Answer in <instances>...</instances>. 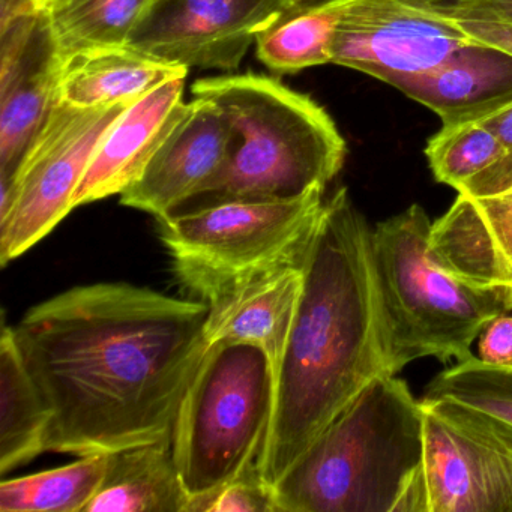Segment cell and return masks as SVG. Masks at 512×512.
<instances>
[{
	"instance_id": "obj_12",
	"label": "cell",
	"mask_w": 512,
	"mask_h": 512,
	"mask_svg": "<svg viewBox=\"0 0 512 512\" xmlns=\"http://www.w3.org/2000/svg\"><path fill=\"white\" fill-rule=\"evenodd\" d=\"M428 253L470 286L512 293V148L458 190L431 224Z\"/></svg>"
},
{
	"instance_id": "obj_2",
	"label": "cell",
	"mask_w": 512,
	"mask_h": 512,
	"mask_svg": "<svg viewBox=\"0 0 512 512\" xmlns=\"http://www.w3.org/2000/svg\"><path fill=\"white\" fill-rule=\"evenodd\" d=\"M373 230L340 188L302 260V287L277 371L262 476L274 487L370 385L395 376L374 272Z\"/></svg>"
},
{
	"instance_id": "obj_11",
	"label": "cell",
	"mask_w": 512,
	"mask_h": 512,
	"mask_svg": "<svg viewBox=\"0 0 512 512\" xmlns=\"http://www.w3.org/2000/svg\"><path fill=\"white\" fill-rule=\"evenodd\" d=\"M289 0H155L128 46L202 70L235 71Z\"/></svg>"
},
{
	"instance_id": "obj_32",
	"label": "cell",
	"mask_w": 512,
	"mask_h": 512,
	"mask_svg": "<svg viewBox=\"0 0 512 512\" xmlns=\"http://www.w3.org/2000/svg\"><path fill=\"white\" fill-rule=\"evenodd\" d=\"M41 2H43L44 5H47L49 4L50 0H41Z\"/></svg>"
},
{
	"instance_id": "obj_18",
	"label": "cell",
	"mask_w": 512,
	"mask_h": 512,
	"mask_svg": "<svg viewBox=\"0 0 512 512\" xmlns=\"http://www.w3.org/2000/svg\"><path fill=\"white\" fill-rule=\"evenodd\" d=\"M187 74L188 68L161 61L136 47L91 50L64 62L59 100L76 107L137 101Z\"/></svg>"
},
{
	"instance_id": "obj_7",
	"label": "cell",
	"mask_w": 512,
	"mask_h": 512,
	"mask_svg": "<svg viewBox=\"0 0 512 512\" xmlns=\"http://www.w3.org/2000/svg\"><path fill=\"white\" fill-rule=\"evenodd\" d=\"M325 190L286 200H226L160 218L179 283L200 301L238 278L298 262L319 223Z\"/></svg>"
},
{
	"instance_id": "obj_14",
	"label": "cell",
	"mask_w": 512,
	"mask_h": 512,
	"mask_svg": "<svg viewBox=\"0 0 512 512\" xmlns=\"http://www.w3.org/2000/svg\"><path fill=\"white\" fill-rule=\"evenodd\" d=\"M185 79L169 80L134 101L110 127L74 194V209L121 196L139 179L187 109Z\"/></svg>"
},
{
	"instance_id": "obj_23",
	"label": "cell",
	"mask_w": 512,
	"mask_h": 512,
	"mask_svg": "<svg viewBox=\"0 0 512 512\" xmlns=\"http://www.w3.org/2000/svg\"><path fill=\"white\" fill-rule=\"evenodd\" d=\"M109 454L79 457L58 469L44 470L0 484L2 512H85L103 484Z\"/></svg>"
},
{
	"instance_id": "obj_1",
	"label": "cell",
	"mask_w": 512,
	"mask_h": 512,
	"mask_svg": "<svg viewBox=\"0 0 512 512\" xmlns=\"http://www.w3.org/2000/svg\"><path fill=\"white\" fill-rule=\"evenodd\" d=\"M208 305L128 283L65 290L14 326L50 409L47 451L113 454L172 442L202 361Z\"/></svg>"
},
{
	"instance_id": "obj_17",
	"label": "cell",
	"mask_w": 512,
	"mask_h": 512,
	"mask_svg": "<svg viewBox=\"0 0 512 512\" xmlns=\"http://www.w3.org/2000/svg\"><path fill=\"white\" fill-rule=\"evenodd\" d=\"M388 85L436 113L442 124L472 119L512 101V56L467 44L436 67L392 77Z\"/></svg>"
},
{
	"instance_id": "obj_22",
	"label": "cell",
	"mask_w": 512,
	"mask_h": 512,
	"mask_svg": "<svg viewBox=\"0 0 512 512\" xmlns=\"http://www.w3.org/2000/svg\"><path fill=\"white\" fill-rule=\"evenodd\" d=\"M155 0H50L47 20L59 55L128 46Z\"/></svg>"
},
{
	"instance_id": "obj_4",
	"label": "cell",
	"mask_w": 512,
	"mask_h": 512,
	"mask_svg": "<svg viewBox=\"0 0 512 512\" xmlns=\"http://www.w3.org/2000/svg\"><path fill=\"white\" fill-rule=\"evenodd\" d=\"M191 92L217 104L238 133L226 166L197 199H295L326 190L343 169L346 142L331 116L280 80L229 74L196 80Z\"/></svg>"
},
{
	"instance_id": "obj_6",
	"label": "cell",
	"mask_w": 512,
	"mask_h": 512,
	"mask_svg": "<svg viewBox=\"0 0 512 512\" xmlns=\"http://www.w3.org/2000/svg\"><path fill=\"white\" fill-rule=\"evenodd\" d=\"M277 394L268 353L244 341L209 344L176 413L172 454L190 512L239 476L262 472Z\"/></svg>"
},
{
	"instance_id": "obj_26",
	"label": "cell",
	"mask_w": 512,
	"mask_h": 512,
	"mask_svg": "<svg viewBox=\"0 0 512 512\" xmlns=\"http://www.w3.org/2000/svg\"><path fill=\"white\" fill-rule=\"evenodd\" d=\"M443 13L470 44L493 47L512 56V20L469 0H448Z\"/></svg>"
},
{
	"instance_id": "obj_15",
	"label": "cell",
	"mask_w": 512,
	"mask_h": 512,
	"mask_svg": "<svg viewBox=\"0 0 512 512\" xmlns=\"http://www.w3.org/2000/svg\"><path fill=\"white\" fill-rule=\"evenodd\" d=\"M302 260L238 278L205 299L208 344H256L278 371L301 293Z\"/></svg>"
},
{
	"instance_id": "obj_13",
	"label": "cell",
	"mask_w": 512,
	"mask_h": 512,
	"mask_svg": "<svg viewBox=\"0 0 512 512\" xmlns=\"http://www.w3.org/2000/svg\"><path fill=\"white\" fill-rule=\"evenodd\" d=\"M236 142L229 116L212 101L194 97L139 179L121 194L122 205L157 220L175 214L223 170Z\"/></svg>"
},
{
	"instance_id": "obj_10",
	"label": "cell",
	"mask_w": 512,
	"mask_h": 512,
	"mask_svg": "<svg viewBox=\"0 0 512 512\" xmlns=\"http://www.w3.org/2000/svg\"><path fill=\"white\" fill-rule=\"evenodd\" d=\"M448 0H349L332 41V64L388 83L436 67L470 44L446 19Z\"/></svg>"
},
{
	"instance_id": "obj_9",
	"label": "cell",
	"mask_w": 512,
	"mask_h": 512,
	"mask_svg": "<svg viewBox=\"0 0 512 512\" xmlns=\"http://www.w3.org/2000/svg\"><path fill=\"white\" fill-rule=\"evenodd\" d=\"M424 458L400 512H512V425L421 400Z\"/></svg>"
},
{
	"instance_id": "obj_20",
	"label": "cell",
	"mask_w": 512,
	"mask_h": 512,
	"mask_svg": "<svg viewBox=\"0 0 512 512\" xmlns=\"http://www.w3.org/2000/svg\"><path fill=\"white\" fill-rule=\"evenodd\" d=\"M52 409L32 376L14 328L0 337V472L7 475L47 451Z\"/></svg>"
},
{
	"instance_id": "obj_3",
	"label": "cell",
	"mask_w": 512,
	"mask_h": 512,
	"mask_svg": "<svg viewBox=\"0 0 512 512\" xmlns=\"http://www.w3.org/2000/svg\"><path fill=\"white\" fill-rule=\"evenodd\" d=\"M422 458L421 400L379 377L274 485L278 512H400Z\"/></svg>"
},
{
	"instance_id": "obj_28",
	"label": "cell",
	"mask_w": 512,
	"mask_h": 512,
	"mask_svg": "<svg viewBox=\"0 0 512 512\" xmlns=\"http://www.w3.org/2000/svg\"><path fill=\"white\" fill-rule=\"evenodd\" d=\"M478 358L490 364H512V314H502L482 331Z\"/></svg>"
},
{
	"instance_id": "obj_21",
	"label": "cell",
	"mask_w": 512,
	"mask_h": 512,
	"mask_svg": "<svg viewBox=\"0 0 512 512\" xmlns=\"http://www.w3.org/2000/svg\"><path fill=\"white\" fill-rule=\"evenodd\" d=\"M349 0L289 8L256 38V55L275 74L332 64V41Z\"/></svg>"
},
{
	"instance_id": "obj_24",
	"label": "cell",
	"mask_w": 512,
	"mask_h": 512,
	"mask_svg": "<svg viewBox=\"0 0 512 512\" xmlns=\"http://www.w3.org/2000/svg\"><path fill=\"white\" fill-rule=\"evenodd\" d=\"M506 151L508 148L490 128L473 119H460L443 122L428 140L425 157L436 181L458 191Z\"/></svg>"
},
{
	"instance_id": "obj_25",
	"label": "cell",
	"mask_w": 512,
	"mask_h": 512,
	"mask_svg": "<svg viewBox=\"0 0 512 512\" xmlns=\"http://www.w3.org/2000/svg\"><path fill=\"white\" fill-rule=\"evenodd\" d=\"M422 400L455 401L512 425V364L470 356L437 374Z\"/></svg>"
},
{
	"instance_id": "obj_16",
	"label": "cell",
	"mask_w": 512,
	"mask_h": 512,
	"mask_svg": "<svg viewBox=\"0 0 512 512\" xmlns=\"http://www.w3.org/2000/svg\"><path fill=\"white\" fill-rule=\"evenodd\" d=\"M64 59L46 10L23 52L0 64V179H14L50 110L59 100Z\"/></svg>"
},
{
	"instance_id": "obj_31",
	"label": "cell",
	"mask_w": 512,
	"mask_h": 512,
	"mask_svg": "<svg viewBox=\"0 0 512 512\" xmlns=\"http://www.w3.org/2000/svg\"><path fill=\"white\" fill-rule=\"evenodd\" d=\"M326 0H289V8L311 7V5L322 4Z\"/></svg>"
},
{
	"instance_id": "obj_19",
	"label": "cell",
	"mask_w": 512,
	"mask_h": 512,
	"mask_svg": "<svg viewBox=\"0 0 512 512\" xmlns=\"http://www.w3.org/2000/svg\"><path fill=\"white\" fill-rule=\"evenodd\" d=\"M172 442L109 454L100 490L85 512H190Z\"/></svg>"
},
{
	"instance_id": "obj_8",
	"label": "cell",
	"mask_w": 512,
	"mask_h": 512,
	"mask_svg": "<svg viewBox=\"0 0 512 512\" xmlns=\"http://www.w3.org/2000/svg\"><path fill=\"white\" fill-rule=\"evenodd\" d=\"M133 103L76 107L56 101L17 175L0 179V265L31 250L73 211L101 140Z\"/></svg>"
},
{
	"instance_id": "obj_5",
	"label": "cell",
	"mask_w": 512,
	"mask_h": 512,
	"mask_svg": "<svg viewBox=\"0 0 512 512\" xmlns=\"http://www.w3.org/2000/svg\"><path fill=\"white\" fill-rule=\"evenodd\" d=\"M431 224L422 206L410 205L377 224L371 235L394 374L422 358H470L473 341L488 323L512 311V293L470 286L433 262Z\"/></svg>"
},
{
	"instance_id": "obj_30",
	"label": "cell",
	"mask_w": 512,
	"mask_h": 512,
	"mask_svg": "<svg viewBox=\"0 0 512 512\" xmlns=\"http://www.w3.org/2000/svg\"><path fill=\"white\" fill-rule=\"evenodd\" d=\"M469 2L481 5L505 19L512 20V0H469Z\"/></svg>"
},
{
	"instance_id": "obj_29",
	"label": "cell",
	"mask_w": 512,
	"mask_h": 512,
	"mask_svg": "<svg viewBox=\"0 0 512 512\" xmlns=\"http://www.w3.org/2000/svg\"><path fill=\"white\" fill-rule=\"evenodd\" d=\"M472 119L490 128L506 148H512V101Z\"/></svg>"
},
{
	"instance_id": "obj_27",
	"label": "cell",
	"mask_w": 512,
	"mask_h": 512,
	"mask_svg": "<svg viewBox=\"0 0 512 512\" xmlns=\"http://www.w3.org/2000/svg\"><path fill=\"white\" fill-rule=\"evenodd\" d=\"M203 512H278V505L274 487L262 472H251L224 485L208 500Z\"/></svg>"
}]
</instances>
